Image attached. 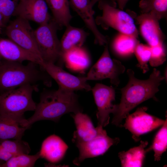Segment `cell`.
Segmentation results:
<instances>
[{
  "instance_id": "cell-25",
  "label": "cell",
  "mask_w": 167,
  "mask_h": 167,
  "mask_svg": "<svg viewBox=\"0 0 167 167\" xmlns=\"http://www.w3.org/2000/svg\"><path fill=\"white\" fill-rule=\"evenodd\" d=\"M167 148V118L156 135L152 144L147 149V152L153 150L155 161H159Z\"/></svg>"
},
{
  "instance_id": "cell-4",
  "label": "cell",
  "mask_w": 167,
  "mask_h": 167,
  "mask_svg": "<svg viewBox=\"0 0 167 167\" xmlns=\"http://www.w3.org/2000/svg\"><path fill=\"white\" fill-rule=\"evenodd\" d=\"M38 90L36 84H27L0 94V115L27 128V120L24 115L27 111L35 110L36 104L32 94Z\"/></svg>"
},
{
  "instance_id": "cell-27",
  "label": "cell",
  "mask_w": 167,
  "mask_h": 167,
  "mask_svg": "<svg viewBox=\"0 0 167 167\" xmlns=\"http://www.w3.org/2000/svg\"><path fill=\"white\" fill-rule=\"evenodd\" d=\"M40 158L39 152L34 155L20 154L14 156L3 163L0 162V167H32Z\"/></svg>"
},
{
  "instance_id": "cell-14",
  "label": "cell",
  "mask_w": 167,
  "mask_h": 167,
  "mask_svg": "<svg viewBox=\"0 0 167 167\" xmlns=\"http://www.w3.org/2000/svg\"><path fill=\"white\" fill-rule=\"evenodd\" d=\"M135 18L142 36L150 46L163 43L166 37L160 28L159 20L154 14L141 13Z\"/></svg>"
},
{
  "instance_id": "cell-8",
  "label": "cell",
  "mask_w": 167,
  "mask_h": 167,
  "mask_svg": "<svg viewBox=\"0 0 167 167\" xmlns=\"http://www.w3.org/2000/svg\"><path fill=\"white\" fill-rule=\"evenodd\" d=\"M105 46L101 55L85 78L87 81L109 79L112 84L118 86L120 82L119 76L124 72L125 67L119 61L111 58L108 43Z\"/></svg>"
},
{
  "instance_id": "cell-36",
  "label": "cell",
  "mask_w": 167,
  "mask_h": 167,
  "mask_svg": "<svg viewBox=\"0 0 167 167\" xmlns=\"http://www.w3.org/2000/svg\"><path fill=\"white\" fill-rule=\"evenodd\" d=\"M2 61H1V57L0 56V65L2 64Z\"/></svg>"
},
{
  "instance_id": "cell-31",
  "label": "cell",
  "mask_w": 167,
  "mask_h": 167,
  "mask_svg": "<svg viewBox=\"0 0 167 167\" xmlns=\"http://www.w3.org/2000/svg\"><path fill=\"white\" fill-rule=\"evenodd\" d=\"M20 0H0V12L6 24L13 16Z\"/></svg>"
},
{
  "instance_id": "cell-23",
  "label": "cell",
  "mask_w": 167,
  "mask_h": 167,
  "mask_svg": "<svg viewBox=\"0 0 167 167\" xmlns=\"http://www.w3.org/2000/svg\"><path fill=\"white\" fill-rule=\"evenodd\" d=\"M27 129L16 121L0 115V140L21 139Z\"/></svg>"
},
{
  "instance_id": "cell-22",
  "label": "cell",
  "mask_w": 167,
  "mask_h": 167,
  "mask_svg": "<svg viewBox=\"0 0 167 167\" xmlns=\"http://www.w3.org/2000/svg\"><path fill=\"white\" fill-rule=\"evenodd\" d=\"M54 20L61 28L69 24L72 16L68 0H45Z\"/></svg>"
},
{
  "instance_id": "cell-3",
  "label": "cell",
  "mask_w": 167,
  "mask_h": 167,
  "mask_svg": "<svg viewBox=\"0 0 167 167\" xmlns=\"http://www.w3.org/2000/svg\"><path fill=\"white\" fill-rule=\"evenodd\" d=\"M37 64L29 62L26 65L5 60L0 65V94L27 84L42 82L47 86L51 84L50 77Z\"/></svg>"
},
{
  "instance_id": "cell-33",
  "label": "cell",
  "mask_w": 167,
  "mask_h": 167,
  "mask_svg": "<svg viewBox=\"0 0 167 167\" xmlns=\"http://www.w3.org/2000/svg\"><path fill=\"white\" fill-rule=\"evenodd\" d=\"M112 2L118 4L119 9L123 10L129 0H111Z\"/></svg>"
},
{
  "instance_id": "cell-5",
  "label": "cell",
  "mask_w": 167,
  "mask_h": 167,
  "mask_svg": "<svg viewBox=\"0 0 167 167\" xmlns=\"http://www.w3.org/2000/svg\"><path fill=\"white\" fill-rule=\"evenodd\" d=\"M116 3L101 0L98 7L102 11V15L95 20L96 24L104 29L112 28L124 34L138 38V32L133 17L123 10L116 8Z\"/></svg>"
},
{
  "instance_id": "cell-7",
  "label": "cell",
  "mask_w": 167,
  "mask_h": 167,
  "mask_svg": "<svg viewBox=\"0 0 167 167\" xmlns=\"http://www.w3.org/2000/svg\"><path fill=\"white\" fill-rule=\"evenodd\" d=\"M103 127L98 125L96 135L90 140L84 141L73 138V141L76 144L79 152V156L73 161L74 164L79 165L86 159L102 155L112 146L119 142L118 138H110Z\"/></svg>"
},
{
  "instance_id": "cell-32",
  "label": "cell",
  "mask_w": 167,
  "mask_h": 167,
  "mask_svg": "<svg viewBox=\"0 0 167 167\" xmlns=\"http://www.w3.org/2000/svg\"><path fill=\"white\" fill-rule=\"evenodd\" d=\"M14 156H15L6 151L0 145V160L5 162Z\"/></svg>"
},
{
  "instance_id": "cell-9",
  "label": "cell",
  "mask_w": 167,
  "mask_h": 167,
  "mask_svg": "<svg viewBox=\"0 0 167 167\" xmlns=\"http://www.w3.org/2000/svg\"><path fill=\"white\" fill-rule=\"evenodd\" d=\"M147 109L146 107L138 108L127 116L124 124L121 126L131 132L135 142L140 139L141 135L161 126L165 122V120L146 113Z\"/></svg>"
},
{
  "instance_id": "cell-20",
  "label": "cell",
  "mask_w": 167,
  "mask_h": 167,
  "mask_svg": "<svg viewBox=\"0 0 167 167\" xmlns=\"http://www.w3.org/2000/svg\"><path fill=\"white\" fill-rule=\"evenodd\" d=\"M66 28L60 41L61 54L58 63L64 53L73 49L82 47L87 36V33L82 28L73 27L70 24Z\"/></svg>"
},
{
  "instance_id": "cell-17",
  "label": "cell",
  "mask_w": 167,
  "mask_h": 167,
  "mask_svg": "<svg viewBox=\"0 0 167 167\" xmlns=\"http://www.w3.org/2000/svg\"><path fill=\"white\" fill-rule=\"evenodd\" d=\"M68 146L59 137L51 135L43 142L40 151V158H43L52 165L58 163L63 158Z\"/></svg>"
},
{
  "instance_id": "cell-6",
  "label": "cell",
  "mask_w": 167,
  "mask_h": 167,
  "mask_svg": "<svg viewBox=\"0 0 167 167\" xmlns=\"http://www.w3.org/2000/svg\"><path fill=\"white\" fill-rule=\"evenodd\" d=\"M34 33L36 43L43 62L55 64L60 58L61 45L57 31L61 28L52 17L48 22L40 25Z\"/></svg>"
},
{
  "instance_id": "cell-28",
  "label": "cell",
  "mask_w": 167,
  "mask_h": 167,
  "mask_svg": "<svg viewBox=\"0 0 167 167\" xmlns=\"http://www.w3.org/2000/svg\"><path fill=\"white\" fill-rule=\"evenodd\" d=\"M0 145L6 151L14 156L28 154L31 151L28 143L21 139L0 140Z\"/></svg>"
},
{
  "instance_id": "cell-12",
  "label": "cell",
  "mask_w": 167,
  "mask_h": 167,
  "mask_svg": "<svg viewBox=\"0 0 167 167\" xmlns=\"http://www.w3.org/2000/svg\"><path fill=\"white\" fill-rule=\"evenodd\" d=\"M40 66L55 80L59 88L74 92L91 91L92 88L85 77L73 75L64 71L62 67L52 63L43 62Z\"/></svg>"
},
{
  "instance_id": "cell-34",
  "label": "cell",
  "mask_w": 167,
  "mask_h": 167,
  "mask_svg": "<svg viewBox=\"0 0 167 167\" xmlns=\"http://www.w3.org/2000/svg\"><path fill=\"white\" fill-rule=\"evenodd\" d=\"M5 25L3 16L0 12V34L2 33L3 28L5 27Z\"/></svg>"
},
{
  "instance_id": "cell-19",
  "label": "cell",
  "mask_w": 167,
  "mask_h": 167,
  "mask_svg": "<svg viewBox=\"0 0 167 167\" xmlns=\"http://www.w3.org/2000/svg\"><path fill=\"white\" fill-rule=\"evenodd\" d=\"M76 128L73 133V138L82 141L90 140L97 133L96 127L94 126L92 121L87 114L79 112L71 114Z\"/></svg>"
},
{
  "instance_id": "cell-11",
  "label": "cell",
  "mask_w": 167,
  "mask_h": 167,
  "mask_svg": "<svg viewBox=\"0 0 167 167\" xmlns=\"http://www.w3.org/2000/svg\"><path fill=\"white\" fill-rule=\"evenodd\" d=\"M91 91L97 108L98 125L105 127L109 123L110 114H113L118 107V105L113 103L115 100V89L112 87L97 83Z\"/></svg>"
},
{
  "instance_id": "cell-26",
  "label": "cell",
  "mask_w": 167,
  "mask_h": 167,
  "mask_svg": "<svg viewBox=\"0 0 167 167\" xmlns=\"http://www.w3.org/2000/svg\"><path fill=\"white\" fill-rule=\"evenodd\" d=\"M139 7L141 13L151 12L160 20L167 14V0H141Z\"/></svg>"
},
{
  "instance_id": "cell-1",
  "label": "cell",
  "mask_w": 167,
  "mask_h": 167,
  "mask_svg": "<svg viewBox=\"0 0 167 167\" xmlns=\"http://www.w3.org/2000/svg\"><path fill=\"white\" fill-rule=\"evenodd\" d=\"M127 73L129 80L126 85L121 89V98L115 112L112 124L116 126H121L122 120L127 116L130 111L142 102L152 98L157 101L156 94L159 91L158 87L165 77L159 71L154 68L149 78L146 80L136 78L134 71L128 69Z\"/></svg>"
},
{
  "instance_id": "cell-13",
  "label": "cell",
  "mask_w": 167,
  "mask_h": 167,
  "mask_svg": "<svg viewBox=\"0 0 167 167\" xmlns=\"http://www.w3.org/2000/svg\"><path fill=\"white\" fill-rule=\"evenodd\" d=\"M45 0H20L13 16L32 21L40 25L52 18Z\"/></svg>"
},
{
  "instance_id": "cell-2",
  "label": "cell",
  "mask_w": 167,
  "mask_h": 167,
  "mask_svg": "<svg viewBox=\"0 0 167 167\" xmlns=\"http://www.w3.org/2000/svg\"><path fill=\"white\" fill-rule=\"evenodd\" d=\"M33 114L26 119L28 129L34 123L43 120L57 122L64 114L82 112L78 96L74 92L59 88L57 90L45 89L41 93Z\"/></svg>"
},
{
  "instance_id": "cell-21",
  "label": "cell",
  "mask_w": 167,
  "mask_h": 167,
  "mask_svg": "<svg viewBox=\"0 0 167 167\" xmlns=\"http://www.w3.org/2000/svg\"><path fill=\"white\" fill-rule=\"evenodd\" d=\"M140 145L128 150L120 152L118 157L123 167H142L147 153L145 148L148 145L147 141H141Z\"/></svg>"
},
{
  "instance_id": "cell-15",
  "label": "cell",
  "mask_w": 167,
  "mask_h": 167,
  "mask_svg": "<svg viewBox=\"0 0 167 167\" xmlns=\"http://www.w3.org/2000/svg\"><path fill=\"white\" fill-rule=\"evenodd\" d=\"M91 0H69V4L92 32L96 43L101 45L108 43L109 38L98 29L93 17L94 11L91 6Z\"/></svg>"
},
{
  "instance_id": "cell-29",
  "label": "cell",
  "mask_w": 167,
  "mask_h": 167,
  "mask_svg": "<svg viewBox=\"0 0 167 167\" xmlns=\"http://www.w3.org/2000/svg\"><path fill=\"white\" fill-rule=\"evenodd\" d=\"M134 54L138 61L137 66L144 73L148 71V64L151 55V47L149 45L139 43L136 46Z\"/></svg>"
},
{
  "instance_id": "cell-18",
  "label": "cell",
  "mask_w": 167,
  "mask_h": 167,
  "mask_svg": "<svg viewBox=\"0 0 167 167\" xmlns=\"http://www.w3.org/2000/svg\"><path fill=\"white\" fill-rule=\"evenodd\" d=\"M90 64V58L88 52L81 47L64 53L62 56L58 66L62 67L64 64L68 69L81 73L87 69Z\"/></svg>"
},
{
  "instance_id": "cell-10",
  "label": "cell",
  "mask_w": 167,
  "mask_h": 167,
  "mask_svg": "<svg viewBox=\"0 0 167 167\" xmlns=\"http://www.w3.org/2000/svg\"><path fill=\"white\" fill-rule=\"evenodd\" d=\"M34 32L29 21L19 17H17L11 22L6 30V34L10 40L42 59L36 41Z\"/></svg>"
},
{
  "instance_id": "cell-24",
  "label": "cell",
  "mask_w": 167,
  "mask_h": 167,
  "mask_svg": "<svg viewBox=\"0 0 167 167\" xmlns=\"http://www.w3.org/2000/svg\"><path fill=\"white\" fill-rule=\"evenodd\" d=\"M139 43L137 38L120 33L114 39L112 46L117 54L122 56H127L134 53L136 46Z\"/></svg>"
},
{
  "instance_id": "cell-35",
  "label": "cell",
  "mask_w": 167,
  "mask_h": 167,
  "mask_svg": "<svg viewBox=\"0 0 167 167\" xmlns=\"http://www.w3.org/2000/svg\"><path fill=\"white\" fill-rule=\"evenodd\" d=\"M101 0H91V6L92 8H93V6L97 2H99Z\"/></svg>"
},
{
  "instance_id": "cell-16",
  "label": "cell",
  "mask_w": 167,
  "mask_h": 167,
  "mask_svg": "<svg viewBox=\"0 0 167 167\" xmlns=\"http://www.w3.org/2000/svg\"><path fill=\"white\" fill-rule=\"evenodd\" d=\"M0 56L6 61L21 63L28 61L40 66L43 62L37 55L7 39H0Z\"/></svg>"
},
{
  "instance_id": "cell-30",
  "label": "cell",
  "mask_w": 167,
  "mask_h": 167,
  "mask_svg": "<svg viewBox=\"0 0 167 167\" xmlns=\"http://www.w3.org/2000/svg\"><path fill=\"white\" fill-rule=\"evenodd\" d=\"M150 47L151 55L149 61L150 66L156 67L163 64L166 59V49L163 43Z\"/></svg>"
}]
</instances>
